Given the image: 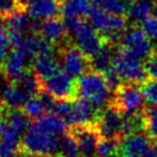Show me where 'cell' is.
<instances>
[{
    "label": "cell",
    "instance_id": "9a60e30c",
    "mask_svg": "<svg viewBox=\"0 0 157 157\" xmlns=\"http://www.w3.org/2000/svg\"><path fill=\"white\" fill-rule=\"evenodd\" d=\"M31 69L42 82L50 78L61 69L59 61V53L56 52V49L39 52L31 63Z\"/></svg>",
    "mask_w": 157,
    "mask_h": 157
},
{
    "label": "cell",
    "instance_id": "3957f363",
    "mask_svg": "<svg viewBox=\"0 0 157 157\" xmlns=\"http://www.w3.org/2000/svg\"><path fill=\"white\" fill-rule=\"evenodd\" d=\"M68 35L88 57H93L105 45L103 37L94 28L89 21L83 19H64Z\"/></svg>",
    "mask_w": 157,
    "mask_h": 157
},
{
    "label": "cell",
    "instance_id": "9c48e42d",
    "mask_svg": "<svg viewBox=\"0 0 157 157\" xmlns=\"http://www.w3.org/2000/svg\"><path fill=\"white\" fill-rule=\"evenodd\" d=\"M123 48L128 53L136 57L140 60H147L152 54L151 39L149 38L142 28L133 27L126 30L123 39Z\"/></svg>",
    "mask_w": 157,
    "mask_h": 157
},
{
    "label": "cell",
    "instance_id": "5bb4252c",
    "mask_svg": "<svg viewBox=\"0 0 157 157\" xmlns=\"http://www.w3.org/2000/svg\"><path fill=\"white\" fill-rule=\"evenodd\" d=\"M99 112L89 99L83 97H75L73 99L72 112L67 119V124L68 126L96 124Z\"/></svg>",
    "mask_w": 157,
    "mask_h": 157
},
{
    "label": "cell",
    "instance_id": "603a6c76",
    "mask_svg": "<svg viewBox=\"0 0 157 157\" xmlns=\"http://www.w3.org/2000/svg\"><path fill=\"white\" fill-rule=\"evenodd\" d=\"M4 117L13 127L21 134H25L31 126V118L21 108H10L8 111L4 112Z\"/></svg>",
    "mask_w": 157,
    "mask_h": 157
},
{
    "label": "cell",
    "instance_id": "e575fe53",
    "mask_svg": "<svg viewBox=\"0 0 157 157\" xmlns=\"http://www.w3.org/2000/svg\"><path fill=\"white\" fill-rule=\"evenodd\" d=\"M17 157H42V156H39L37 154H35V152L30 151V150H27V149H25L23 147H21L19 150Z\"/></svg>",
    "mask_w": 157,
    "mask_h": 157
},
{
    "label": "cell",
    "instance_id": "277c9868",
    "mask_svg": "<svg viewBox=\"0 0 157 157\" xmlns=\"http://www.w3.org/2000/svg\"><path fill=\"white\" fill-rule=\"evenodd\" d=\"M63 136L38 128L34 123L22 136V147L42 157L59 156Z\"/></svg>",
    "mask_w": 157,
    "mask_h": 157
},
{
    "label": "cell",
    "instance_id": "7a4b0ae2",
    "mask_svg": "<svg viewBox=\"0 0 157 157\" xmlns=\"http://www.w3.org/2000/svg\"><path fill=\"white\" fill-rule=\"evenodd\" d=\"M87 17L103 37L105 44L117 45L127 30V21L124 15L113 14L98 6L94 5Z\"/></svg>",
    "mask_w": 157,
    "mask_h": 157
},
{
    "label": "cell",
    "instance_id": "d590c367",
    "mask_svg": "<svg viewBox=\"0 0 157 157\" xmlns=\"http://www.w3.org/2000/svg\"><path fill=\"white\" fill-rule=\"evenodd\" d=\"M35 0H19V2H20V5L22 6V7H23V8H27V7H28V6L30 5V4H33V2H34Z\"/></svg>",
    "mask_w": 157,
    "mask_h": 157
},
{
    "label": "cell",
    "instance_id": "f35d334b",
    "mask_svg": "<svg viewBox=\"0 0 157 157\" xmlns=\"http://www.w3.org/2000/svg\"><path fill=\"white\" fill-rule=\"evenodd\" d=\"M152 15L157 17V1L155 2V5H154V10H152Z\"/></svg>",
    "mask_w": 157,
    "mask_h": 157
},
{
    "label": "cell",
    "instance_id": "ac0fdd59",
    "mask_svg": "<svg viewBox=\"0 0 157 157\" xmlns=\"http://www.w3.org/2000/svg\"><path fill=\"white\" fill-rule=\"evenodd\" d=\"M63 0H35L25 10L29 14L38 20H48L61 15Z\"/></svg>",
    "mask_w": 157,
    "mask_h": 157
},
{
    "label": "cell",
    "instance_id": "44dd1931",
    "mask_svg": "<svg viewBox=\"0 0 157 157\" xmlns=\"http://www.w3.org/2000/svg\"><path fill=\"white\" fill-rule=\"evenodd\" d=\"M117 45L113 44L104 45L103 49L90 58L91 69L103 74L109 72L112 68L113 58H114V53L117 51Z\"/></svg>",
    "mask_w": 157,
    "mask_h": 157
},
{
    "label": "cell",
    "instance_id": "d4e9b609",
    "mask_svg": "<svg viewBox=\"0 0 157 157\" xmlns=\"http://www.w3.org/2000/svg\"><path fill=\"white\" fill-rule=\"evenodd\" d=\"M0 140L15 143L19 146L20 143H22L21 133L16 131L5 117H0Z\"/></svg>",
    "mask_w": 157,
    "mask_h": 157
},
{
    "label": "cell",
    "instance_id": "e0dca14e",
    "mask_svg": "<svg viewBox=\"0 0 157 157\" xmlns=\"http://www.w3.org/2000/svg\"><path fill=\"white\" fill-rule=\"evenodd\" d=\"M0 95L8 108H21L27 103L30 97H33L25 89L17 83L4 78L0 82Z\"/></svg>",
    "mask_w": 157,
    "mask_h": 157
},
{
    "label": "cell",
    "instance_id": "6da1fadb",
    "mask_svg": "<svg viewBox=\"0 0 157 157\" xmlns=\"http://www.w3.org/2000/svg\"><path fill=\"white\" fill-rule=\"evenodd\" d=\"M111 91L105 75L93 69L78 80V96L89 99L99 113L111 103Z\"/></svg>",
    "mask_w": 157,
    "mask_h": 157
},
{
    "label": "cell",
    "instance_id": "5b68a950",
    "mask_svg": "<svg viewBox=\"0 0 157 157\" xmlns=\"http://www.w3.org/2000/svg\"><path fill=\"white\" fill-rule=\"evenodd\" d=\"M123 82L128 83H143L148 78L147 71L142 60L128 53L126 50L121 48H117L113 58L112 68Z\"/></svg>",
    "mask_w": 157,
    "mask_h": 157
},
{
    "label": "cell",
    "instance_id": "ab89813d",
    "mask_svg": "<svg viewBox=\"0 0 157 157\" xmlns=\"http://www.w3.org/2000/svg\"><path fill=\"white\" fill-rule=\"evenodd\" d=\"M2 78H5V76H4V73H2V71H1V67H0V82L2 81Z\"/></svg>",
    "mask_w": 157,
    "mask_h": 157
},
{
    "label": "cell",
    "instance_id": "1f68e13d",
    "mask_svg": "<svg viewBox=\"0 0 157 157\" xmlns=\"http://www.w3.org/2000/svg\"><path fill=\"white\" fill-rule=\"evenodd\" d=\"M10 40L5 29H0V66L10 52Z\"/></svg>",
    "mask_w": 157,
    "mask_h": 157
},
{
    "label": "cell",
    "instance_id": "8992f818",
    "mask_svg": "<svg viewBox=\"0 0 157 157\" xmlns=\"http://www.w3.org/2000/svg\"><path fill=\"white\" fill-rule=\"evenodd\" d=\"M142 89L135 83L123 82L113 93L111 104L123 113L124 116H134L141 113L146 109Z\"/></svg>",
    "mask_w": 157,
    "mask_h": 157
},
{
    "label": "cell",
    "instance_id": "d6986e66",
    "mask_svg": "<svg viewBox=\"0 0 157 157\" xmlns=\"http://www.w3.org/2000/svg\"><path fill=\"white\" fill-rule=\"evenodd\" d=\"M34 124L45 132L54 134V135H59V136H63L65 133L68 131L67 121L54 112L45 113L44 116L34 120Z\"/></svg>",
    "mask_w": 157,
    "mask_h": 157
},
{
    "label": "cell",
    "instance_id": "4316f807",
    "mask_svg": "<svg viewBox=\"0 0 157 157\" xmlns=\"http://www.w3.org/2000/svg\"><path fill=\"white\" fill-rule=\"evenodd\" d=\"M60 157H81L78 146L76 140L69 133V131L65 133L61 139V149H60Z\"/></svg>",
    "mask_w": 157,
    "mask_h": 157
},
{
    "label": "cell",
    "instance_id": "4dcf8cb0",
    "mask_svg": "<svg viewBox=\"0 0 157 157\" xmlns=\"http://www.w3.org/2000/svg\"><path fill=\"white\" fill-rule=\"evenodd\" d=\"M141 28L149 36V38L157 42V17L150 15L149 17L141 22Z\"/></svg>",
    "mask_w": 157,
    "mask_h": 157
},
{
    "label": "cell",
    "instance_id": "7c38bea8",
    "mask_svg": "<svg viewBox=\"0 0 157 157\" xmlns=\"http://www.w3.org/2000/svg\"><path fill=\"white\" fill-rule=\"evenodd\" d=\"M154 139L143 133H134L120 139L119 157H146Z\"/></svg>",
    "mask_w": 157,
    "mask_h": 157
},
{
    "label": "cell",
    "instance_id": "f546056e",
    "mask_svg": "<svg viewBox=\"0 0 157 157\" xmlns=\"http://www.w3.org/2000/svg\"><path fill=\"white\" fill-rule=\"evenodd\" d=\"M22 10L25 8L20 5L19 0H0V15L5 19Z\"/></svg>",
    "mask_w": 157,
    "mask_h": 157
},
{
    "label": "cell",
    "instance_id": "ba28073f",
    "mask_svg": "<svg viewBox=\"0 0 157 157\" xmlns=\"http://www.w3.org/2000/svg\"><path fill=\"white\" fill-rule=\"evenodd\" d=\"M68 131L76 140L81 157H97L98 144L103 139L97 124L69 126Z\"/></svg>",
    "mask_w": 157,
    "mask_h": 157
},
{
    "label": "cell",
    "instance_id": "484cf974",
    "mask_svg": "<svg viewBox=\"0 0 157 157\" xmlns=\"http://www.w3.org/2000/svg\"><path fill=\"white\" fill-rule=\"evenodd\" d=\"M22 110H23L33 120H36V119L40 118L42 116H44L45 113H48V111H46V109H45V106H44V104L40 101V98L38 97V95L30 97L29 99L27 101V103L22 106Z\"/></svg>",
    "mask_w": 157,
    "mask_h": 157
},
{
    "label": "cell",
    "instance_id": "ffe728a7",
    "mask_svg": "<svg viewBox=\"0 0 157 157\" xmlns=\"http://www.w3.org/2000/svg\"><path fill=\"white\" fill-rule=\"evenodd\" d=\"M93 7L91 0H63L61 16L64 19H83L88 16Z\"/></svg>",
    "mask_w": 157,
    "mask_h": 157
},
{
    "label": "cell",
    "instance_id": "60d3db41",
    "mask_svg": "<svg viewBox=\"0 0 157 157\" xmlns=\"http://www.w3.org/2000/svg\"><path fill=\"white\" fill-rule=\"evenodd\" d=\"M154 147H155V149H156L157 151V139H154Z\"/></svg>",
    "mask_w": 157,
    "mask_h": 157
},
{
    "label": "cell",
    "instance_id": "f1b7e54d",
    "mask_svg": "<svg viewBox=\"0 0 157 157\" xmlns=\"http://www.w3.org/2000/svg\"><path fill=\"white\" fill-rule=\"evenodd\" d=\"M143 96L149 103L157 105V78H149L142 83Z\"/></svg>",
    "mask_w": 157,
    "mask_h": 157
},
{
    "label": "cell",
    "instance_id": "d6a6232c",
    "mask_svg": "<svg viewBox=\"0 0 157 157\" xmlns=\"http://www.w3.org/2000/svg\"><path fill=\"white\" fill-rule=\"evenodd\" d=\"M22 146L0 140V157H17Z\"/></svg>",
    "mask_w": 157,
    "mask_h": 157
},
{
    "label": "cell",
    "instance_id": "83f0119b",
    "mask_svg": "<svg viewBox=\"0 0 157 157\" xmlns=\"http://www.w3.org/2000/svg\"><path fill=\"white\" fill-rule=\"evenodd\" d=\"M144 132L152 139H157V108H147L143 110Z\"/></svg>",
    "mask_w": 157,
    "mask_h": 157
},
{
    "label": "cell",
    "instance_id": "30bf717a",
    "mask_svg": "<svg viewBox=\"0 0 157 157\" xmlns=\"http://www.w3.org/2000/svg\"><path fill=\"white\" fill-rule=\"evenodd\" d=\"M42 83L57 99H74L78 96V80L63 69Z\"/></svg>",
    "mask_w": 157,
    "mask_h": 157
},
{
    "label": "cell",
    "instance_id": "836d02e7",
    "mask_svg": "<svg viewBox=\"0 0 157 157\" xmlns=\"http://www.w3.org/2000/svg\"><path fill=\"white\" fill-rule=\"evenodd\" d=\"M146 71H147L148 78H157V56L152 53L149 58L146 60L144 64Z\"/></svg>",
    "mask_w": 157,
    "mask_h": 157
},
{
    "label": "cell",
    "instance_id": "2e32d148",
    "mask_svg": "<svg viewBox=\"0 0 157 157\" xmlns=\"http://www.w3.org/2000/svg\"><path fill=\"white\" fill-rule=\"evenodd\" d=\"M39 35L58 48L68 43L69 35L66 27V22L60 16L43 20L40 22Z\"/></svg>",
    "mask_w": 157,
    "mask_h": 157
},
{
    "label": "cell",
    "instance_id": "74e56055",
    "mask_svg": "<svg viewBox=\"0 0 157 157\" xmlns=\"http://www.w3.org/2000/svg\"><path fill=\"white\" fill-rule=\"evenodd\" d=\"M5 28H6V19L0 15V29H5Z\"/></svg>",
    "mask_w": 157,
    "mask_h": 157
},
{
    "label": "cell",
    "instance_id": "8d00e7d4",
    "mask_svg": "<svg viewBox=\"0 0 157 157\" xmlns=\"http://www.w3.org/2000/svg\"><path fill=\"white\" fill-rule=\"evenodd\" d=\"M6 104L5 102H4V99H2V97H1V95H0V117H1V114L5 112V110H6Z\"/></svg>",
    "mask_w": 157,
    "mask_h": 157
},
{
    "label": "cell",
    "instance_id": "8fae6325",
    "mask_svg": "<svg viewBox=\"0 0 157 157\" xmlns=\"http://www.w3.org/2000/svg\"><path fill=\"white\" fill-rule=\"evenodd\" d=\"M124 114L113 104H109L97 119V127L105 139H121Z\"/></svg>",
    "mask_w": 157,
    "mask_h": 157
},
{
    "label": "cell",
    "instance_id": "7bdbcfd3",
    "mask_svg": "<svg viewBox=\"0 0 157 157\" xmlns=\"http://www.w3.org/2000/svg\"><path fill=\"white\" fill-rule=\"evenodd\" d=\"M54 157H60V156H54Z\"/></svg>",
    "mask_w": 157,
    "mask_h": 157
},
{
    "label": "cell",
    "instance_id": "52a82bcc",
    "mask_svg": "<svg viewBox=\"0 0 157 157\" xmlns=\"http://www.w3.org/2000/svg\"><path fill=\"white\" fill-rule=\"evenodd\" d=\"M60 68L74 78H80L91 69L90 57H88L78 45L66 43L58 50Z\"/></svg>",
    "mask_w": 157,
    "mask_h": 157
},
{
    "label": "cell",
    "instance_id": "cb8c5ba5",
    "mask_svg": "<svg viewBox=\"0 0 157 157\" xmlns=\"http://www.w3.org/2000/svg\"><path fill=\"white\" fill-rule=\"evenodd\" d=\"M120 139L103 137L97 148V157H119Z\"/></svg>",
    "mask_w": 157,
    "mask_h": 157
},
{
    "label": "cell",
    "instance_id": "b9f144b4",
    "mask_svg": "<svg viewBox=\"0 0 157 157\" xmlns=\"http://www.w3.org/2000/svg\"><path fill=\"white\" fill-rule=\"evenodd\" d=\"M152 53H154V54H156V56H157V44H156V46L154 48V51H152Z\"/></svg>",
    "mask_w": 157,
    "mask_h": 157
},
{
    "label": "cell",
    "instance_id": "7402d4cb",
    "mask_svg": "<svg viewBox=\"0 0 157 157\" xmlns=\"http://www.w3.org/2000/svg\"><path fill=\"white\" fill-rule=\"evenodd\" d=\"M156 0H136L128 8V19L133 23H141L143 20L152 15Z\"/></svg>",
    "mask_w": 157,
    "mask_h": 157
},
{
    "label": "cell",
    "instance_id": "4fadbf2b",
    "mask_svg": "<svg viewBox=\"0 0 157 157\" xmlns=\"http://www.w3.org/2000/svg\"><path fill=\"white\" fill-rule=\"evenodd\" d=\"M33 60L20 49L10 50L5 61L1 64V71L6 80L15 82L22 74L30 69V64Z\"/></svg>",
    "mask_w": 157,
    "mask_h": 157
}]
</instances>
